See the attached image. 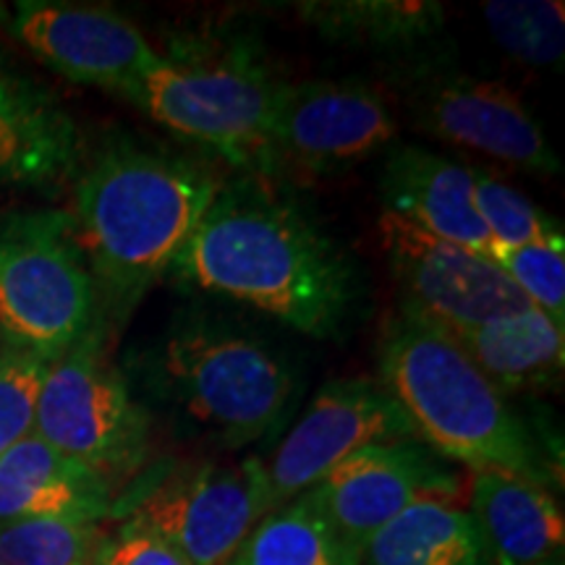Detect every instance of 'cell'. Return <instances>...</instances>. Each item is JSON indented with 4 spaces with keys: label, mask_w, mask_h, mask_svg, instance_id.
Here are the masks:
<instances>
[{
    "label": "cell",
    "mask_w": 565,
    "mask_h": 565,
    "mask_svg": "<svg viewBox=\"0 0 565 565\" xmlns=\"http://www.w3.org/2000/svg\"><path fill=\"white\" fill-rule=\"evenodd\" d=\"M380 238L404 296V312L445 335L532 307L484 254L429 236L383 210Z\"/></svg>",
    "instance_id": "cell-9"
},
{
    "label": "cell",
    "mask_w": 565,
    "mask_h": 565,
    "mask_svg": "<svg viewBox=\"0 0 565 565\" xmlns=\"http://www.w3.org/2000/svg\"><path fill=\"white\" fill-rule=\"evenodd\" d=\"M487 30L508 55L526 66H555L565 53L563 3L492 0L482 6Z\"/></svg>",
    "instance_id": "cell-24"
},
{
    "label": "cell",
    "mask_w": 565,
    "mask_h": 565,
    "mask_svg": "<svg viewBox=\"0 0 565 565\" xmlns=\"http://www.w3.org/2000/svg\"><path fill=\"white\" fill-rule=\"evenodd\" d=\"M380 374L414 435L445 461L475 475L494 471L553 487V469L532 429L443 330L395 317L380 343Z\"/></svg>",
    "instance_id": "cell-3"
},
{
    "label": "cell",
    "mask_w": 565,
    "mask_h": 565,
    "mask_svg": "<svg viewBox=\"0 0 565 565\" xmlns=\"http://www.w3.org/2000/svg\"><path fill=\"white\" fill-rule=\"evenodd\" d=\"M100 521L26 519L0 524V565H108Z\"/></svg>",
    "instance_id": "cell-23"
},
{
    "label": "cell",
    "mask_w": 565,
    "mask_h": 565,
    "mask_svg": "<svg viewBox=\"0 0 565 565\" xmlns=\"http://www.w3.org/2000/svg\"><path fill=\"white\" fill-rule=\"evenodd\" d=\"M34 435L113 487L145 461L150 419L131 398L121 372L105 356L97 322L47 366Z\"/></svg>",
    "instance_id": "cell-7"
},
{
    "label": "cell",
    "mask_w": 565,
    "mask_h": 565,
    "mask_svg": "<svg viewBox=\"0 0 565 565\" xmlns=\"http://www.w3.org/2000/svg\"><path fill=\"white\" fill-rule=\"evenodd\" d=\"M97 291L63 210L0 217V338L55 362L95 324Z\"/></svg>",
    "instance_id": "cell-6"
},
{
    "label": "cell",
    "mask_w": 565,
    "mask_h": 565,
    "mask_svg": "<svg viewBox=\"0 0 565 565\" xmlns=\"http://www.w3.org/2000/svg\"><path fill=\"white\" fill-rule=\"evenodd\" d=\"M450 338L503 395L542 391L563 377V328L536 307L498 317Z\"/></svg>",
    "instance_id": "cell-19"
},
{
    "label": "cell",
    "mask_w": 565,
    "mask_h": 565,
    "mask_svg": "<svg viewBox=\"0 0 565 565\" xmlns=\"http://www.w3.org/2000/svg\"><path fill=\"white\" fill-rule=\"evenodd\" d=\"M366 565H494L475 513L450 500H422L372 534Z\"/></svg>",
    "instance_id": "cell-20"
},
{
    "label": "cell",
    "mask_w": 565,
    "mask_h": 565,
    "mask_svg": "<svg viewBox=\"0 0 565 565\" xmlns=\"http://www.w3.org/2000/svg\"><path fill=\"white\" fill-rule=\"evenodd\" d=\"M398 124L362 82L286 84L270 134V175H328L395 139Z\"/></svg>",
    "instance_id": "cell-11"
},
{
    "label": "cell",
    "mask_w": 565,
    "mask_h": 565,
    "mask_svg": "<svg viewBox=\"0 0 565 565\" xmlns=\"http://www.w3.org/2000/svg\"><path fill=\"white\" fill-rule=\"evenodd\" d=\"M9 30L61 76L134 97L158 51L121 13L97 6L24 0L13 6Z\"/></svg>",
    "instance_id": "cell-12"
},
{
    "label": "cell",
    "mask_w": 565,
    "mask_h": 565,
    "mask_svg": "<svg viewBox=\"0 0 565 565\" xmlns=\"http://www.w3.org/2000/svg\"><path fill=\"white\" fill-rule=\"evenodd\" d=\"M173 270L312 338L341 333L359 294L349 254L263 175L223 183Z\"/></svg>",
    "instance_id": "cell-1"
},
{
    "label": "cell",
    "mask_w": 565,
    "mask_h": 565,
    "mask_svg": "<svg viewBox=\"0 0 565 565\" xmlns=\"http://www.w3.org/2000/svg\"><path fill=\"white\" fill-rule=\"evenodd\" d=\"M76 162V131L51 95L0 55V183H51Z\"/></svg>",
    "instance_id": "cell-17"
},
{
    "label": "cell",
    "mask_w": 565,
    "mask_h": 565,
    "mask_svg": "<svg viewBox=\"0 0 565 565\" xmlns=\"http://www.w3.org/2000/svg\"><path fill=\"white\" fill-rule=\"evenodd\" d=\"M296 11L322 38L362 47H408L445 24L443 6L424 0H317Z\"/></svg>",
    "instance_id": "cell-22"
},
{
    "label": "cell",
    "mask_w": 565,
    "mask_h": 565,
    "mask_svg": "<svg viewBox=\"0 0 565 565\" xmlns=\"http://www.w3.org/2000/svg\"><path fill=\"white\" fill-rule=\"evenodd\" d=\"M108 565H186L166 542L131 521L113 536Z\"/></svg>",
    "instance_id": "cell-28"
},
{
    "label": "cell",
    "mask_w": 565,
    "mask_h": 565,
    "mask_svg": "<svg viewBox=\"0 0 565 565\" xmlns=\"http://www.w3.org/2000/svg\"><path fill=\"white\" fill-rule=\"evenodd\" d=\"M408 437H416L412 422L383 383L333 380L315 395L265 463L270 511L315 490L338 463L362 448Z\"/></svg>",
    "instance_id": "cell-10"
},
{
    "label": "cell",
    "mask_w": 565,
    "mask_h": 565,
    "mask_svg": "<svg viewBox=\"0 0 565 565\" xmlns=\"http://www.w3.org/2000/svg\"><path fill=\"white\" fill-rule=\"evenodd\" d=\"M471 513L494 565H542L563 557L565 521L547 487L482 471L471 477Z\"/></svg>",
    "instance_id": "cell-18"
},
{
    "label": "cell",
    "mask_w": 565,
    "mask_h": 565,
    "mask_svg": "<svg viewBox=\"0 0 565 565\" xmlns=\"http://www.w3.org/2000/svg\"><path fill=\"white\" fill-rule=\"evenodd\" d=\"M221 186L207 166L166 147L131 137L97 147L76 179L68 215L113 315H129L171 270Z\"/></svg>",
    "instance_id": "cell-2"
},
{
    "label": "cell",
    "mask_w": 565,
    "mask_h": 565,
    "mask_svg": "<svg viewBox=\"0 0 565 565\" xmlns=\"http://www.w3.org/2000/svg\"><path fill=\"white\" fill-rule=\"evenodd\" d=\"M113 492L116 487L108 479L34 433L0 456V524L26 519L103 521L113 511Z\"/></svg>",
    "instance_id": "cell-16"
},
{
    "label": "cell",
    "mask_w": 565,
    "mask_h": 565,
    "mask_svg": "<svg viewBox=\"0 0 565 565\" xmlns=\"http://www.w3.org/2000/svg\"><path fill=\"white\" fill-rule=\"evenodd\" d=\"M383 210L429 236L490 257L492 236L475 204L471 168L445 160L424 147H398L380 173Z\"/></svg>",
    "instance_id": "cell-15"
},
{
    "label": "cell",
    "mask_w": 565,
    "mask_h": 565,
    "mask_svg": "<svg viewBox=\"0 0 565 565\" xmlns=\"http://www.w3.org/2000/svg\"><path fill=\"white\" fill-rule=\"evenodd\" d=\"M419 124L450 145L542 175L561 173L545 131L511 89L469 74L437 76L416 89Z\"/></svg>",
    "instance_id": "cell-14"
},
{
    "label": "cell",
    "mask_w": 565,
    "mask_h": 565,
    "mask_svg": "<svg viewBox=\"0 0 565 565\" xmlns=\"http://www.w3.org/2000/svg\"><path fill=\"white\" fill-rule=\"evenodd\" d=\"M160 377L175 404L228 448L273 433L296 393L291 370L265 343L207 320L168 333Z\"/></svg>",
    "instance_id": "cell-5"
},
{
    "label": "cell",
    "mask_w": 565,
    "mask_h": 565,
    "mask_svg": "<svg viewBox=\"0 0 565 565\" xmlns=\"http://www.w3.org/2000/svg\"><path fill=\"white\" fill-rule=\"evenodd\" d=\"M47 366L38 353L0 345V456L34 433Z\"/></svg>",
    "instance_id": "cell-27"
},
{
    "label": "cell",
    "mask_w": 565,
    "mask_h": 565,
    "mask_svg": "<svg viewBox=\"0 0 565 565\" xmlns=\"http://www.w3.org/2000/svg\"><path fill=\"white\" fill-rule=\"evenodd\" d=\"M270 513L265 461L175 469L134 505L131 524L166 542L186 565H228Z\"/></svg>",
    "instance_id": "cell-8"
},
{
    "label": "cell",
    "mask_w": 565,
    "mask_h": 565,
    "mask_svg": "<svg viewBox=\"0 0 565 565\" xmlns=\"http://www.w3.org/2000/svg\"><path fill=\"white\" fill-rule=\"evenodd\" d=\"M542 565H563V557H557V561H550V563H542Z\"/></svg>",
    "instance_id": "cell-29"
},
{
    "label": "cell",
    "mask_w": 565,
    "mask_h": 565,
    "mask_svg": "<svg viewBox=\"0 0 565 565\" xmlns=\"http://www.w3.org/2000/svg\"><path fill=\"white\" fill-rule=\"evenodd\" d=\"M286 82L246 42L158 55L131 100L154 121L249 175H270V134Z\"/></svg>",
    "instance_id": "cell-4"
},
{
    "label": "cell",
    "mask_w": 565,
    "mask_h": 565,
    "mask_svg": "<svg viewBox=\"0 0 565 565\" xmlns=\"http://www.w3.org/2000/svg\"><path fill=\"white\" fill-rule=\"evenodd\" d=\"M490 259L508 275L532 307L555 324L565 322V244L563 233L524 246L494 244Z\"/></svg>",
    "instance_id": "cell-25"
},
{
    "label": "cell",
    "mask_w": 565,
    "mask_h": 565,
    "mask_svg": "<svg viewBox=\"0 0 565 565\" xmlns=\"http://www.w3.org/2000/svg\"><path fill=\"white\" fill-rule=\"evenodd\" d=\"M228 565H362L315 490L275 508L252 529Z\"/></svg>",
    "instance_id": "cell-21"
},
{
    "label": "cell",
    "mask_w": 565,
    "mask_h": 565,
    "mask_svg": "<svg viewBox=\"0 0 565 565\" xmlns=\"http://www.w3.org/2000/svg\"><path fill=\"white\" fill-rule=\"evenodd\" d=\"M461 479L416 437L377 443L338 463L315 487L324 513L349 545H364L387 521L422 500H450Z\"/></svg>",
    "instance_id": "cell-13"
},
{
    "label": "cell",
    "mask_w": 565,
    "mask_h": 565,
    "mask_svg": "<svg viewBox=\"0 0 565 565\" xmlns=\"http://www.w3.org/2000/svg\"><path fill=\"white\" fill-rule=\"evenodd\" d=\"M475 204L492 242L500 246H524L563 233L561 223L487 171H475Z\"/></svg>",
    "instance_id": "cell-26"
}]
</instances>
